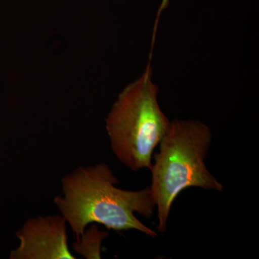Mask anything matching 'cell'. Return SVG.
Here are the masks:
<instances>
[{
	"label": "cell",
	"mask_w": 259,
	"mask_h": 259,
	"mask_svg": "<svg viewBox=\"0 0 259 259\" xmlns=\"http://www.w3.org/2000/svg\"><path fill=\"white\" fill-rule=\"evenodd\" d=\"M212 137L208 126L200 121L170 122L150 169V189L157 211L156 228L161 233L166 231L172 204L186 189L223 190L222 184L205 164Z\"/></svg>",
	"instance_id": "obj_2"
},
{
	"label": "cell",
	"mask_w": 259,
	"mask_h": 259,
	"mask_svg": "<svg viewBox=\"0 0 259 259\" xmlns=\"http://www.w3.org/2000/svg\"><path fill=\"white\" fill-rule=\"evenodd\" d=\"M151 74L148 65L122 90L105 120L112 151L134 171L151 169L153 153L170 124L158 105V88Z\"/></svg>",
	"instance_id": "obj_3"
},
{
	"label": "cell",
	"mask_w": 259,
	"mask_h": 259,
	"mask_svg": "<svg viewBox=\"0 0 259 259\" xmlns=\"http://www.w3.org/2000/svg\"><path fill=\"white\" fill-rule=\"evenodd\" d=\"M61 182L64 197L56 196L54 202L76 240L92 223L117 232L135 230L157 238L158 233L135 214L152 217L156 204L150 187L139 191L117 188L119 181L106 163L79 167Z\"/></svg>",
	"instance_id": "obj_1"
},
{
	"label": "cell",
	"mask_w": 259,
	"mask_h": 259,
	"mask_svg": "<svg viewBox=\"0 0 259 259\" xmlns=\"http://www.w3.org/2000/svg\"><path fill=\"white\" fill-rule=\"evenodd\" d=\"M168 0H163L162 2L161 8H160L159 13H161L162 10L165 9L166 8L167 5H168Z\"/></svg>",
	"instance_id": "obj_6"
},
{
	"label": "cell",
	"mask_w": 259,
	"mask_h": 259,
	"mask_svg": "<svg viewBox=\"0 0 259 259\" xmlns=\"http://www.w3.org/2000/svg\"><path fill=\"white\" fill-rule=\"evenodd\" d=\"M108 236V232L101 231L95 223H92L79 239L73 243V248L87 259L101 258L102 241Z\"/></svg>",
	"instance_id": "obj_5"
},
{
	"label": "cell",
	"mask_w": 259,
	"mask_h": 259,
	"mask_svg": "<svg viewBox=\"0 0 259 259\" xmlns=\"http://www.w3.org/2000/svg\"><path fill=\"white\" fill-rule=\"evenodd\" d=\"M66 220L63 216L29 218L16 233L20 245L10 259H75L68 246Z\"/></svg>",
	"instance_id": "obj_4"
}]
</instances>
